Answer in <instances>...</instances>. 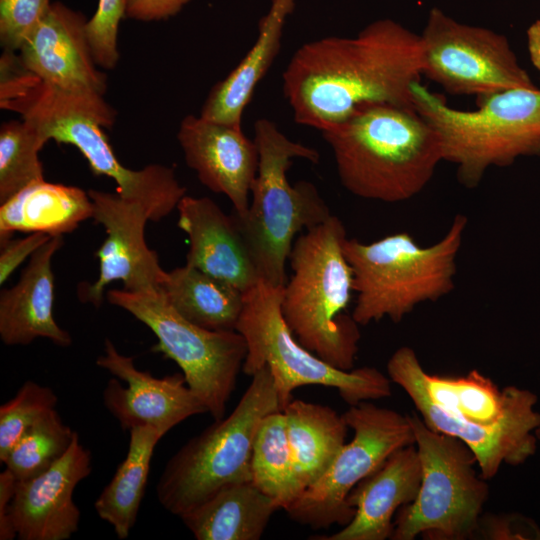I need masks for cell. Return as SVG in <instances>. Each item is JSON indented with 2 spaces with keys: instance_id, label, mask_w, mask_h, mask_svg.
I'll use <instances>...</instances> for the list:
<instances>
[{
  "instance_id": "obj_1",
  "label": "cell",
  "mask_w": 540,
  "mask_h": 540,
  "mask_svg": "<svg viewBox=\"0 0 540 540\" xmlns=\"http://www.w3.org/2000/svg\"><path fill=\"white\" fill-rule=\"evenodd\" d=\"M421 76L420 34L383 18L353 37L301 45L282 84L294 120L322 132L369 105L413 106L412 88Z\"/></svg>"
},
{
  "instance_id": "obj_2",
  "label": "cell",
  "mask_w": 540,
  "mask_h": 540,
  "mask_svg": "<svg viewBox=\"0 0 540 540\" xmlns=\"http://www.w3.org/2000/svg\"><path fill=\"white\" fill-rule=\"evenodd\" d=\"M387 374L428 428L469 447L484 479L496 476L503 464L518 466L535 454L538 415L526 399L508 400V386L500 390L476 369L462 376L429 374L409 346L391 355Z\"/></svg>"
},
{
  "instance_id": "obj_3",
  "label": "cell",
  "mask_w": 540,
  "mask_h": 540,
  "mask_svg": "<svg viewBox=\"0 0 540 540\" xmlns=\"http://www.w3.org/2000/svg\"><path fill=\"white\" fill-rule=\"evenodd\" d=\"M322 134L341 184L367 200L413 198L443 161L437 133L414 106L369 105Z\"/></svg>"
},
{
  "instance_id": "obj_4",
  "label": "cell",
  "mask_w": 540,
  "mask_h": 540,
  "mask_svg": "<svg viewBox=\"0 0 540 540\" xmlns=\"http://www.w3.org/2000/svg\"><path fill=\"white\" fill-rule=\"evenodd\" d=\"M103 96L47 84L28 71L15 52L3 51L0 58L2 109L20 114L45 143L75 146L95 175L115 181L122 198L153 208L165 194L167 171L161 164L131 170L119 162L103 131L114 125L117 112Z\"/></svg>"
},
{
  "instance_id": "obj_5",
  "label": "cell",
  "mask_w": 540,
  "mask_h": 540,
  "mask_svg": "<svg viewBox=\"0 0 540 540\" xmlns=\"http://www.w3.org/2000/svg\"><path fill=\"white\" fill-rule=\"evenodd\" d=\"M346 229L331 215L295 239L283 286L281 312L296 339L333 367L354 369L361 337L346 313L354 293L353 272L344 254Z\"/></svg>"
},
{
  "instance_id": "obj_6",
  "label": "cell",
  "mask_w": 540,
  "mask_h": 540,
  "mask_svg": "<svg viewBox=\"0 0 540 540\" xmlns=\"http://www.w3.org/2000/svg\"><path fill=\"white\" fill-rule=\"evenodd\" d=\"M466 226V216L456 215L445 235L429 246L407 232L371 243L346 238L343 249L356 294L351 315L359 326L386 317L398 323L419 304L448 295L455 287Z\"/></svg>"
},
{
  "instance_id": "obj_7",
  "label": "cell",
  "mask_w": 540,
  "mask_h": 540,
  "mask_svg": "<svg viewBox=\"0 0 540 540\" xmlns=\"http://www.w3.org/2000/svg\"><path fill=\"white\" fill-rule=\"evenodd\" d=\"M259 165L247 211L233 213L259 279L283 287L286 262L295 236L332 214L317 188L308 181L291 185L287 171L292 159L318 163L319 152L292 141L273 121L260 118L254 124Z\"/></svg>"
},
{
  "instance_id": "obj_8",
  "label": "cell",
  "mask_w": 540,
  "mask_h": 540,
  "mask_svg": "<svg viewBox=\"0 0 540 540\" xmlns=\"http://www.w3.org/2000/svg\"><path fill=\"white\" fill-rule=\"evenodd\" d=\"M413 106L439 137L443 161L456 165L467 188L479 185L491 167L540 156V89L512 88L476 97V109L459 110L420 82Z\"/></svg>"
},
{
  "instance_id": "obj_9",
  "label": "cell",
  "mask_w": 540,
  "mask_h": 540,
  "mask_svg": "<svg viewBox=\"0 0 540 540\" xmlns=\"http://www.w3.org/2000/svg\"><path fill=\"white\" fill-rule=\"evenodd\" d=\"M251 377L232 412L188 440L166 463L156 495L171 514L181 517L222 488L251 481L257 429L264 417L282 410L268 368Z\"/></svg>"
},
{
  "instance_id": "obj_10",
  "label": "cell",
  "mask_w": 540,
  "mask_h": 540,
  "mask_svg": "<svg viewBox=\"0 0 540 540\" xmlns=\"http://www.w3.org/2000/svg\"><path fill=\"white\" fill-rule=\"evenodd\" d=\"M282 291L283 287L259 279L244 293L236 326L247 345L242 371L252 376L267 367L282 410L292 400V392L307 385L335 388L349 406L391 395L390 378L377 368L340 370L300 344L282 316Z\"/></svg>"
},
{
  "instance_id": "obj_11",
  "label": "cell",
  "mask_w": 540,
  "mask_h": 540,
  "mask_svg": "<svg viewBox=\"0 0 540 540\" xmlns=\"http://www.w3.org/2000/svg\"><path fill=\"white\" fill-rule=\"evenodd\" d=\"M421 462L416 498L399 508L392 540L473 539L489 497L487 480L477 474L476 458L460 439L428 428L408 414Z\"/></svg>"
},
{
  "instance_id": "obj_12",
  "label": "cell",
  "mask_w": 540,
  "mask_h": 540,
  "mask_svg": "<svg viewBox=\"0 0 540 540\" xmlns=\"http://www.w3.org/2000/svg\"><path fill=\"white\" fill-rule=\"evenodd\" d=\"M108 301L144 323L156 336V352L173 360L208 413L219 420L235 389L247 354L238 331H213L181 316L159 291L111 289Z\"/></svg>"
},
{
  "instance_id": "obj_13",
  "label": "cell",
  "mask_w": 540,
  "mask_h": 540,
  "mask_svg": "<svg viewBox=\"0 0 540 540\" xmlns=\"http://www.w3.org/2000/svg\"><path fill=\"white\" fill-rule=\"evenodd\" d=\"M343 416L353 439L344 444L324 475L285 509L293 521L312 529L347 525L355 514L347 502L351 490L392 453L415 442L408 414L363 401Z\"/></svg>"
},
{
  "instance_id": "obj_14",
  "label": "cell",
  "mask_w": 540,
  "mask_h": 540,
  "mask_svg": "<svg viewBox=\"0 0 540 540\" xmlns=\"http://www.w3.org/2000/svg\"><path fill=\"white\" fill-rule=\"evenodd\" d=\"M420 39L422 75L449 94L536 87L506 36L461 23L438 7L430 9Z\"/></svg>"
},
{
  "instance_id": "obj_15",
  "label": "cell",
  "mask_w": 540,
  "mask_h": 540,
  "mask_svg": "<svg viewBox=\"0 0 540 540\" xmlns=\"http://www.w3.org/2000/svg\"><path fill=\"white\" fill-rule=\"evenodd\" d=\"M88 194L92 218L103 225L106 238L95 254L99 276L81 287V300L100 306L106 286L113 281H121L130 292L159 291L167 272L145 242L144 227L150 220L146 209L117 193L90 189Z\"/></svg>"
},
{
  "instance_id": "obj_16",
  "label": "cell",
  "mask_w": 540,
  "mask_h": 540,
  "mask_svg": "<svg viewBox=\"0 0 540 540\" xmlns=\"http://www.w3.org/2000/svg\"><path fill=\"white\" fill-rule=\"evenodd\" d=\"M96 364L115 377L103 390V403L124 430L149 426L164 436L187 418L207 412L183 374L158 378L141 371L110 339Z\"/></svg>"
},
{
  "instance_id": "obj_17",
  "label": "cell",
  "mask_w": 540,
  "mask_h": 540,
  "mask_svg": "<svg viewBox=\"0 0 540 540\" xmlns=\"http://www.w3.org/2000/svg\"><path fill=\"white\" fill-rule=\"evenodd\" d=\"M92 457L76 432L67 452L49 469L16 480L10 517L20 540H67L77 532L80 510L76 486L90 475Z\"/></svg>"
},
{
  "instance_id": "obj_18",
  "label": "cell",
  "mask_w": 540,
  "mask_h": 540,
  "mask_svg": "<svg viewBox=\"0 0 540 540\" xmlns=\"http://www.w3.org/2000/svg\"><path fill=\"white\" fill-rule=\"evenodd\" d=\"M178 142L187 165L200 182L224 194L234 213L241 216L249 206L251 188L258 171L259 152L241 125H229L186 115L178 129Z\"/></svg>"
},
{
  "instance_id": "obj_19",
  "label": "cell",
  "mask_w": 540,
  "mask_h": 540,
  "mask_svg": "<svg viewBox=\"0 0 540 540\" xmlns=\"http://www.w3.org/2000/svg\"><path fill=\"white\" fill-rule=\"evenodd\" d=\"M87 20L80 11L53 2L19 50L22 65L51 86L104 95L107 77L93 58Z\"/></svg>"
},
{
  "instance_id": "obj_20",
  "label": "cell",
  "mask_w": 540,
  "mask_h": 540,
  "mask_svg": "<svg viewBox=\"0 0 540 540\" xmlns=\"http://www.w3.org/2000/svg\"><path fill=\"white\" fill-rule=\"evenodd\" d=\"M178 226L189 240L186 264L243 293L259 280L234 215L208 197L185 195L177 206Z\"/></svg>"
},
{
  "instance_id": "obj_21",
  "label": "cell",
  "mask_w": 540,
  "mask_h": 540,
  "mask_svg": "<svg viewBox=\"0 0 540 540\" xmlns=\"http://www.w3.org/2000/svg\"><path fill=\"white\" fill-rule=\"evenodd\" d=\"M421 462L414 444L392 453L372 474L349 493L347 502L355 509L352 520L330 535L315 540H385L391 537L393 516L411 503L421 483Z\"/></svg>"
},
{
  "instance_id": "obj_22",
  "label": "cell",
  "mask_w": 540,
  "mask_h": 540,
  "mask_svg": "<svg viewBox=\"0 0 540 540\" xmlns=\"http://www.w3.org/2000/svg\"><path fill=\"white\" fill-rule=\"evenodd\" d=\"M62 244V236H53L32 254L19 281L1 291L0 338L5 345H28L36 338H47L62 347L71 345L70 334L53 315L52 258Z\"/></svg>"
},
{
  "instance_id": "obj_23",
  "label": "cell",
  "mask_w": 540,
  "mask_h": 540,
  "mask_svg": "<svg viewBox=\"0 0 540 540\" xmlns=\"http://www.w3.org/2000/svg\"><path fill=\"white\" fill-rule=\"evenodd\" d=\"M296 0H271L267 14L260 19L257 39L242 61L226 78L213 86L200 116L211 121L241 125L243 112L256 86L279 52L286 18Z\"/></svg>"
},
{
  "instance_id": "obj_24",
  "label": "cell",
  "mask_w": 540,
  "mask_h": 540,
  "mask_svg": "<svg viewBox=\"0 0 540 540\" xmlns=\"http://www.w3.org/2000/svg\"><path fill=\"white\" fill-rule=\"evenodd\" d=\"M92 213L88 191L45 180L34 183L1 204L0 243L16 231L62 236Z\"/></svg>"
},
{
  "instance_id": "obj_25",
  "label": "cell",
  "mask_w": 540,
  "mask_h": 540,
  "mask_svg": "<svg viewBox=\"0 0 540 540\" xmlns=\"http://www.w3.org/2000/svg\"><path fill=\"white\" fill-rule=\"evenodd\" d=\"M278 509L248 481L222 488L180 518L197 540H259Z\"/></svg>"
},
{
  "instance_id": "obj_26",
  "label": "cell",
  "mask_w": 540,
  "mask_h": 540,
  "mask_svg": "<svg viewBox=\"0 0 540 540\" xmlns=\"http://www.w3.org/2000/svg\"><path fill=\"white\" fill-rule=\"evenodd\" d=\"M299 494L319 480L345 444V418L327 405L291 400L284 408Z\"/></svg>"
},
{
  "instance_id": "obj_27",
  "label": "cell",
  "mask_w": 540,
  "mask_h": 540,
  "mask_svg": "<svg viewBox=\"0 0 540 540\" xmlns=\"http://www.w3.org/2000/svg\"><path fill=\"white\" fill-rule=\"evenodd\" d=\"M160 290L193 324L213 331H236L244 293L231 284L185 264L167 272Z\"/></svg>"
},
{
  "instance_id": "obj_28",
  "label": "cell",
  "mask_w": 540,
  "mask_h": 540,
  "mask_svg": "<svg viewBox=\"0 0 540 540\" xmlns=\"http://www.w3.org/2000/svg\"><path fill=\"white\" fill-rule=\"evenodd\" d=\"M125 459L94 503L100 519L109 523L119 539H126L136 522L148 481L151 460L163 435L149 426L129 430Z\"/></svg>"
},
{
  "instance_id": "obj_29",
  "label": "cell",
  "mask_w": 540,
  "mask_h": 540,
  "mask_svg": "<svg viewBox=\"0 0 540 540\" xmlns=\"http://www.w3.org/2000/svg\"><path fill=\"white\" fill-rule=\"evenodd\" d=\"M251 481L286 509L299 495L283 411L261 421L252 448Z\"/></svg>"
},
{
  "instance_id": "obj_30",
  "label": "cell",
  "mask_w": 540,
  "mask_h": 540,
  "mask_svg": "<svg viewBox=\"0 0 540 540\" xmlns=\"http://www.w3.org/2000/svg\"><path fill=\"white\" fill-rule=\"evenodd\" d=\"M73 431L52 409L16 442L2 463L16 480L32 478L49 469L69 449Z\"/></svg>"
},
{
  "instance_id": "obj_31",
  "label": "cell",
  "mask_w": 540,
  "mask_h": 540,
  "mask_svg": "<svg viewBox=\"0 0 540 540\" xmlns=\"http://www.w3.org/2000/svg\"><path fill=\"white\" fill-rule=\"evenodd\" d=\"M25 120L4 122L0 128V204L24 188L44 181L38 153L45 145Z\"/></svg>"
},
{
  "instance_id": "obj_32",
  "label": "cell",
  "mask_w": 540,
  "mask_h": 540,
  "mask_svg": "<svg viewBox=\"0 0 540 540\" xmlns=\"http://www.w3.org/2000/svg\"><path fill=\"white\" fill-rule=\"evenodd\" d=\"M58 397L48 386L26 381L14 397L0 406V461L44 414L55 409Z\"/></svg>"
},
{
  "instance_id": "obj_33",
  "label": "cell",
  "mask_w": 540,
  "mask_h": 540,
  "mask_svg": "<svg viewBox=\"0 0 540 540\" xmlns=\"http://www.w3.org/2000/svg\"><path fill=\"white\" fill-rule=\"evenodd\" d=\"M126 17V0H98L93 16L87 20L86 35L96 64L114 69L119 61L118 30Z\"/></svg>"
},
{
  "instance_id": "obj_34",
  "label": "cell",
  "mask_w": 540,
  "mask_h": 540,
  "mask_svg": "<svg viewBox=\"0 0 540 540\" xmlns=\"http://www.w3.org/2000/svg\"><path fill=\"white\" fill-rule=\"evenodd\" d=\"M51 4L50 0H0V43L3 51L19 52Z\"/></svg>"
},
{
  "instance_id": "obj_35",
  "label": "cell",
  "mask_w": 540,
  "mask_h": 540,
  "mask_svg": "<svg viewBox=\"0 0 540 540\" xmlns=\"http://www.w3.org/2000/svg\"><path fill=\"white\" fill-rule=\"evenodd\" d=\"M473 539L540 540V526L520 513H482Z\"/></svg>"
},
{
  "instance_id": "obj_36",
  "label": "cell",
  "mask_w": 540,
  "mask_h": 540,
  "mask_svg": "<svg viewBox=\"0 0 540 540\" xmlns=\"http://www.w3.org/2000/svg\"><path fill=\"white\" fill-rule=\"evenodd\" d=\"M53 236L42 232L29 233L25 238L8 239L1 242L0 284L3 285L16 268L47 243Z\"/></svg>"
},
{
  "instance_id": "obj_37",
  "label": "cell",
  "mask_w": 540,
  "mask_h": 540,
  "mask_svg": "<svg viewBox=\"0 0 540 540\" xmlns=\"http://www.w3.org/2000/svg\"><path fill=\"white\" fill-rule=\"evenodd\" d=\"M192 0H126V18L150 22L178 14Z\"/></svg>"
},
{
  "instance_id": "obj_38",
  "label": "cell",
  "mask_w": 540,
  "mask_h": 540,
  "mask_svg": "<svg viewBox=\"0 0 540 540\" xmlns=\"http://www.w3.org/2000/svg\"><path fill=\"white\" fill-rule=\"evenodd\" d=\"M15 485V476L5 468L0 473V540H13L17 537L10 517Z\"/></svg>"
},
{
  "instance_id": "obj_39",
  "label": "cell",
  "mask_w": 540,
  "mask_h": 540,
  "mask_svg": "<svg viewBox=\"0 0 540 540\" xmlns=\"http://www.w3.org/2000/svg\"><path fill=\"white\" fill-rule=\"evenodd\" d=\"M527 47L533 66L540 72V19L527 29Z\"/></svg>"
},
{
  "instance_id": "obj_40",
  "label": "cell",
  "mask_w": 540,
  "mask_h": 540,
  "mask_svg": "<svg viewBox=\"0 0 540 540\" xmlns=\"http://www.w3.org/2000/svg\"><path fill=\"white\" fill-rule=\"evenodd\" d=\"M537 440H540V426L534 431Z\"/></svg>"
}]
</instances>
